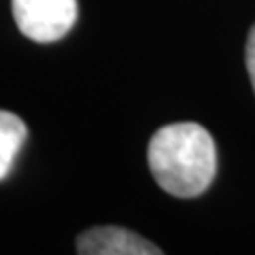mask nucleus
Wrapping results in <instances>:
<instances>
[{
	"label": "nucleus",
	"mask_w": 255,
	"mask_h": 255,
	"mask_svg": "<svg viewBox=\"0 0 255 255\" xmlns=\"http://www.w3.org/2000/svg\"><path fill=\"white\" fill-rule=\"evenodd\" d=\"M147 162L166 194L196 198L211 187L217 174V147L200 124H168L151 136Z\"/></svg>",
	"instance_id": "1"
},
{
	"label": "nucleus",
	"mask_w": 255,
	"mask_h": 255,
	"mask_svg": "<svg viewBox=\"0 0 255 255\" xmlns=\"http://www.w3.org/2000/svg\"><path fill=\"white\" fill-rule=\"evenodd\" d=\"M245 64H247V73H249L253 92H255V23L249 30V36H247V45H245Z\"/></svg>",
	"instance_id": "5"
},
{
	"label": "nucleus",
	"mask_w": 255,
	"mask_h": 255,
	"mask_svg": "<svg viewBox=\"0 0 255 255\" xmlns=\"http://www.w3.org/2000/svg\"><path fill=\"white\" fill-rule=\"evenodd\" d=\"M19 32L34 43H55L68 34L79 17L77 0H11Z\"/></svg>",
	"instance_id": "2"
},
{
	"label": "nucleus",
	"mask_w": 255,
	"mask_h": 255,
	"mask_svg": "<svg viewBox=\"0 0 255 255\" xmlns=\"http://www.w3.org/2000/svg\"><path fill=\"white\" fill-rule=\"evenodd\" d=\"M79 255H162V249L119 226H96L77 236Z\"/></svg>",
	"instance_id": "3"
},
{
	"label": "nucleus",
	"mask_w": 255,
	"mask_h": 255,
	"mask_svg": "<svg viewBox=\"0 0 255 255\" xmlns=\"http://www.w3.org/2000/svg\"><path fill=\"white\" fill-rule=\"evenodd\" d=\"M28 138V128L19 115L0 109V181L13 170L15 157Z\"/></svg>",
	"instance_id": "4"
}]
</instances>
